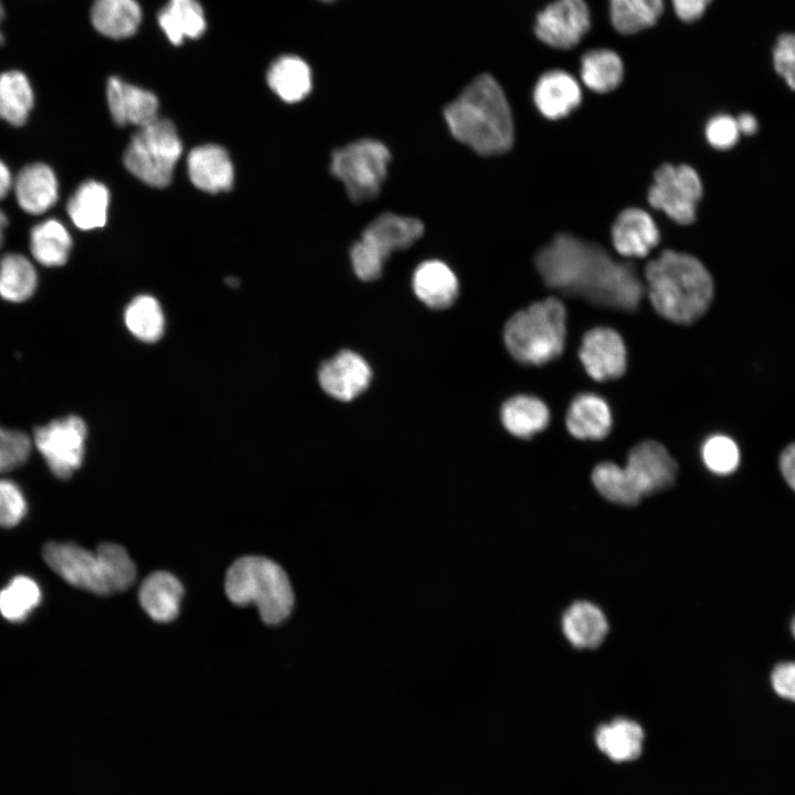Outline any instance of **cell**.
<instances>
[{"label":"cell","instance_id":"10","mask_svg":"<svg viewBox=\"0 0 795 795\" xmlns=\"http://www.w3.org/2000/svg\"><path fill=\"white\" fill-rule=\"evenodd\" d=\"M702 197V183L698 172L688 165H661L654 173L648 189L649 204L662 211L679 224H690L696 219L697 205Z\"/></svg>","mask_w":795,"mask_h":795},{"label":"cell","instance_id":"13","mask_svg":"<svg viewBox=\"0 0 795 795\" xmlns=\"http://www.w3.org/2000/svg\"><path fill=\"white\" fill-rule=\"evenodd\" d=\"M624 469L643 498L670 488L676 480L678 465L661 444L647 441L630 449Z\"/></svg>","mask_w":795,"mask_h":795},{"label":"cell","instance_id":"12","mask_svg":"<svg viewBox=\"0 0 795 795\" xmlns=\"http://www.w3.org/2000/svg\"><path fill=\"white\" fill-rule=\"evenodd\" d=\"M591 26L584 0H554L536 18L534 33L544 44L569 50L576 46Z\"/></svg>","mask_w":795,"mask_h":795},{"label":"cell","instance_id":"24","mask_svg":"<svg viewBox=\"0 0 795 795\" xmlns=\"http://www.w3.org/2000/svg\"><path fill=\"white\" fill-rule=\"evenodd\" d=\"M562 629L568 640L577 648L600 646L608 632L606 616L600 607L586 601L573 603L562 617Z\"/></svg>","mask_w":795,"mask_h":795},{"label":"cell","instance_id":"20","mask_svg":"<svg viewBox=\"0 0 795 795\" xmlns=\"http://www.w3.org/2000/svg\"><path fill=\"white\" fill-rule=\"evenodd\" d=\"M184 589L170 572L156 571L144 579L138 598L142 610L158 623L173 621L180 611Z\"/></svg>","mask_w":795,"mask_h":795},{"label":"cell","instance_id":"29","mask_svg":"<svg viewBox=\"0 0 795 795\" xmlns=\"http://www.w3.org/2000/svg\"><path fill=\"white\" fill-rule=\"evenodd\" d=\"M109 191L100 182L82 183L67 203V213L76 227L88 231L103 227L107 221Z\"/></svg>","mask_w":795,"mask_h":795},{"label":"cell","instance_id":"23","mask_svg":"<svg viewBox=\"0 0 795 795\" xmlns=\"http://www.w3.org/2000/svg\"><path fill=\"white\" fill-rule=\"evenodd\" d=\"M566 427L579 439H602L611 431L612 415L607 403L593 393L576 395L566 412Z\"/></svg>","mask_w":795,"mask_h":795},{"label":"cell","instance_id":"8","mask_svg":"<svg viewBox=\"0 0 795 795\" xmlns=\"http://www.w3.org/2000/svg\"><path fill=\"white\" fill-rule=\"evenodd\" d=\"M423 232L424 225L417 219L392 212L380 214L365 226L361 239L350 250L356 275L362 280L379 278L388 257L393 252L409 248Z\"/></svg>","mask_w":795,"mask_h":795},{"label":"cell","instance_id":"31","mask_svg":"<svg viewBox=\"0 0 795 795\" xmlns=\"http://www.w3.org/2000/svg\"><path fill=\"white\" fill-rule=\"evenodd\" d=\"M72 239L66 227L55 219L43 221L31 230L30 248L34 258L45 266L66 263Z\"/></svg>","mask_w":795,"mask_h":795},{"label":"cell","instance_id":"19","mask_svg":"<svg viewBox=\"0 0 795 795\" xmlns=\"http://www.w3.org/2000/svg\"><path fill=\"white\" fill-rule=\"evenodd\" d=\"M582 100L576 80L565 71L552 70L542 74L533 89L538 110L549 119H560L571 114Z\"/></svg>","mask_w":795,"mask_h":795},{"label":"cell","instance_id":"5","mask_svg":"<svg viewBox=\"0 0 795 795\" xmlns=\"http://www.w3.org/2000/svg\"><path fill=\"white\" fill-rule=\"evenodd\" d=\"M225 594L237 606L254 604L268 625L284 622L294 607V592L286 572L273 560L246 555L234 561L224 581Z\"/></svg>","mask_w":795,"mask_h":795},{"label":"cell","instance_id":"9","mask_svg":"<svg viewBox=\"0 0 795 795\" xmlns=\"http://www.w3.org/2000/svg\"><path fill=\"white\" fill-rule=\"evenodd\" d=\"M390 159L382 142L360 139L332 152L330 172L342 182L351 201L363 203L380 193Z\"/></svg>","mask_w":795,"mask_h":795},{"label":"cell","instance_id":"18","mask_svg":"<svg viewBox=\"0 0 795 795\" xmlns=\"http://www.w3.org/2000/svg\"><path fill=\"white\" fill-rule=\"evenodd\" d=\"M187 165L191 182L204 192L229 191L233 186V165L221 146L209 144L193 148Z\"/></svg>","mask_w":795,"mask_h":795},{"label":"cell","instance_id":"28","mask_svg":"<svg viewBox=\"0 0 795 795\" xmlns=\"http://www.w3.org/2000/svg\"><path fill=\"white\" fill-rule=\"evenodd\" d=\"M158 22L169 41L176 45L184 39H197L206 23L201 4L197 0H169L160 10Z\"/></svg>","mask_w":795,"mask_h":795},{"label":"cell","instance_id":"14","mask_svg":"<svg viewBox=\"0 0 795 795\" xmlns=\"http://www.w3.org/2000/svg\"><path fill=\"white\" fill-rule=\"evenodd\" d=\"M587 374L596 381L617 379L626 370V348L618 332L606 327L589 330L579 350Z\"/></svg>","mask_w":795,"mask_h":795},{"label":"cell","instance_id":"7","mask_svg":"<svg viewBox=\"0 0 795 795\" xmlns=\"http://www.w3.org/2000/svg\"><path fill=\"white\" fill-rule=\"evenodd\" d=\"M182 142L172 121L157 118L139 127L124 153L126 169L144 183L165 188L170 184Z\"/></svg>","mask_w":795,"mask_h":795},{"label":"cell","instance_id":"1","mask_svg":"<svg viewBox=\"0 0 795 795\" xmlns=\"http://www.w3.org/2000/svg\"><path fill=\"white\" fill-rule=\"evenodd\" d=\"M534 263L549 287L602 308L633 311L645 292L632 263L616 261L604 246L568 233L541 247Z\"/></svg>","mask_w":795,"mask_h":795},{"label":"cell","instance_id":"2","mask_svg":"<svg viewBox=\"0 0 795 795\" xmlns=\"http://www.w3.org/2000/svg\"><path fill=\"white\" fill-rule=\"evenodd\" d=\"M456 140L481 156L508 151L513 142V120L506 95L489 74L473 80L444 109Z\"/></svg>","mask_w":795,"mask_h":795},{"label":"cell","instance_id":"4","mask_svg":"<svg viewBox=\"0 0 795 795\" xmlns=\"http://www.w3.org/2000/svg\"><path fill=\"white\" fill-rule=\"evenodd\" d=\"M43 559L65 582L97 595L124 592L137 576L127 550L112 542L98 544L95 551L73 542H49Z\"/></svg>","mask_w":795,"mask_h":795},{"label":"cell","instance_id":"32","mask_svg":"<svg viewBox=\"0 0 795 795\" xmlns=\"http://www.w3.org/2000/svg\"><path fill=\"white\" fill-rule=\"evenodd\" d=\"M581 80L591 91L608 93L622 82L624 66L619 55L608 49L587 51L581 59Z\"/></svg>","mask_w":795,"mask_h":795},{"label":"cell","instance_id":"52","mask_svg":"<svg viewBox=\"0 0 795 795\" xmlns=\"http://www.w3.org/2000/svg\"><path fill=\"white\" fill-rule=\"evenodd\" d=\"M2 40H3V36H2V33L0 32V44L2 43Z\"/></svg>","mask_w":795,"mask_h":795},{"label":"cell","instance_id":"15","mask_svg":"<svg viewBox=\"0 0 795 795\" xmlns=\"http://www.w3.org/2000/svg\"><path fill=\"white\" fill-rule=\"evenodd\" d=\"M318 377L326 393L350 401L369 385L371 369L362 357L343 350L320 365Z\"/></svg>","mask_w":795,"mask_h":795},{"label":"cell","instance_id":"50","mask_svg":"<svg viewBox=\"0 0 795 795\" xmlns=\"http://www.w3.org/2000/svg\"><path fill=\"white\" fill-rule=\"evenodd\" d=\"M3 18H4V8L0 1V23L2 22Z\"/></svg>","mask_w":795,"mask_h":795},{"label":"cell","instance_id":"17","mask_svg":"<svg viewBox=\"0 0 795 795\" xmlns=\"http://www.w3.org/2000/svg\"><path fill=\"white\" fill-rule=\"evenodd\" d=\"M659 240L660 233L655 221L638 208L622 211L612 226L614 248L625 257H645Z\"/></svg>","mask_w":795,"mask_h":795},{"label":"cell","instance_id":"27","mask_svg":"<svg viewBox=\"0 0 795 795\" xmlns=\"http://www.w3.org/2000/svg\"><path fill=\"white\" fill-rule=\"evenodd\" d=\"M598 749L616 762L636 759L643 749L642 727L625 718H618L598 727L595 733Z\"/></svg>","mask_w":795,"mask_h":795},{"label":"cell","instance_id":"34","mask_svg":"<svg viewBox=\"0 0 795 795\" xmlns=\"http://www.w3.org/2000/svg\"><path fill=\"white\" fill-rule=\"evenodd\" d=\"M662 11L664 0H610L612 24L622 34L653 26Z\"/></svg>","mask_w":795,"mask_h":795},{"label":"cell","instance_id":"40","mask_svg":"<svg viewBox=\"0 0 795 795\" xmlns=\"http://www.w3.org/2000/svg\"><path fill=\"white\" fill-rule=\"evenodd\" d=\"M31 452V439L23 432L0 426V474L22 466Z\"/></svg>","mask_w":795,"mask_h":795},{"label":"cell","instance_id":"25","mask_svg":"<svg viewBox=\"0 0 795 795\" xmlns=\"http://www.w3.org/2000/svg\"><path fill=\"white\" fill-rule=\"evenodd\" d=\"M91 18L100 34L125 39L139 28L141 9L136 0H95Z\"/></svg>","mask_w":795,"mask_h":795},{"label":"cell","instance_id":"49","mask_svg":"<svg viewBox=\"0 0 795 795\" xmlns=\"http://www.w3.org/2000/svg\"><path fill=\"white\" fill-rule=\"evenodd\" d=\"M7 225H8V219H7L6 214L0 210V246L3 241V231Z\"/></svg>","mask_w":795,"mask_h":795},{"label":"cell","instance_id":"45","mask_svg":"<svg viewBox=\"0 0 795 795\" xmlns=\"http://www.w3.org/2000/svg\"><path fill=\"white\" fill-rule=\"evenodd\" d=\"M711 0H672L677 17L685 22H693L702 17Z\"/></svg>","mask_w":795,"mask_h":795},{"label":"cell","instance_id":"3","mask_svg":"<svg viewBox=\"0 0 795 795\" xmlns=\"http://www.w3.org/2000/svg\"><path fill=\"white\" fill-rule=\"evenodd\" d=\"M646 290L654 309L665 319L688 325L706 314L713 299V280L695 256L665 250L648 262Z\"/></svg>","mask_w":795,"mask_h":795},{"label":"cell","instance_id":"51","mask_svg":"<svg viewBox=\"0 0 795 795\" xmlns=\"http://www.w3.org/2000/svg\"><path fill=\"white\" fill-rule=\"evenodd\" d=\"M791 630H792L793 636L795 637V616H794V618H793V621H792V624H791Z\"/></svg>","mask_w":795,"mask_h":795},{"label":"cell","instance_id":"47","mask_svg":"<svg viewBox=\"0 0 795 795\" xmlns=\"http://www.w3.org/2000/svg\"><path fill=\"white\" fill-rule=\"evenodd\" d=\"M736 119L740 134L753 135L756 132L759 125L756 118L752 114H741Z\"/></svg>","mask_w":795,"mask_h":795},{"label":"cell","instance_id":"37","mask_svg":"<svg viewBox=\"0 0 795 795\" xmlns=\"http://www.w3.org/2000/svg\"><path fill=\"white\" fill-rule=\"evenodd\" d=\"M41 597V590L34 580L17 575L0 591V613L10 622H22L40 604Z\"/></svg>","mask_w":795,"mask_h":795},{"label":"cell","instance_id":"16","mask_svg":"<svg viewBox=\"0 0 795 795\" xmlns=\"http://www.w3.org/2000/svg\"><path fill=\"white\" fill-rule=\"evenodd\" d=\"M107 103L114 121L142 127L158 118V99L144 88L114 76L107 82Z\"/></svg>","mask_w":795,"mask_h":795},{"label":"cell","instance_id":"6","mask_svg":"<svg viewBox=\"0 0 795 795\" xmlns=\"http://www.w3.org/2000/svg\"><path fill=\"white\" fill-rule=\"evenodd\" d=\"M566 309L549 297L516 312L506 324L504 338L510 354L519 362L541 365L563 352Z\"/></svg>","mask_w":795,"mask_h":795},{"label":"cell","instance_id":"22","mask_svg":"<svg viewBox=\"0 0 795 795\" xmlns=\"http://www.w3.org/2000/svg\"><path fill=\"white\" fill-rule=\"evenodd\" d=\"M413 290L417 298L434 309L449 307L458 296V280L454 272L437 259L423 262L413 274Z\"/></svg>","mask_w":795,"mask_h":795},{"label":"cell","instance_id":"44","mask_svg":"<svg viewBox=\"0 0 795 795\" xmlns=\"http://www.w3.org/2000/svg\"><path fill=\"white\" fill-rule=\"evenodd\" d=\"M771 683L780 697L795 701V661L777 664L772 670Z\"/></svg>","mask_w":795,"mask_h":795},{"label":"cell","instance_id":"30","mask_svg":"<svg viewBox=\"0 0 795 795\" xmlns=\"http://www.w3.org/2000/svg\"><path fill=\"white\" fill-rule=\"evenodd\" d=\"M548 406L538 398L517 395L501 407V421L506 430L520 438H529L549 424Z\"/></svg>","mask_w":795,"mask_h":795},{"label":"cell","instance_id":"11","mask_svg":"<svg viewBox=\"0 0 795 795\" xmlns=\"http://www.w3.org/2000/svg\"><path fill=\"white\" fill-rule=\"evenodd\" d=\"M87 427L85 422L68 415L51 421L34 431V444L50 470L59 478H70L84 459Z\"/></svg>","mask_w":795,"mask_h":795},{"label":"cell","instance_id":"33","mask_svg":"<svg viewBox=\"0 0 795 795\" xmlns=\"http://www.w3.org/2000/svg\"><path fill=\"white\" fill-rule=\"evenodd\" d=\"M33 107V92L28 77L20 71L0 74V118L22 126Z\"/></svg>","mask_w":795,"mask_h":795},{"label":"cell","instance_id":"48","mask_svg":"<svg viewBox=\"0 0 795 795\" xmlns=\"http://www.w3.org/2000/svg\"><path fill=\"white\" fill-rule=\"evenodd\" d=\"M11 187V174L8 167L0 160V199L4 198Z\"/></svg>","mask_w":795,"mask_h":795},{"label":"cell","instance_id":"21","mask_svg":"<svg viewBox=\"0 0 795 795\" xmlns=\"http://www.w3.org/2000/svg\"><path fill=\"white\" fill-rule=\"evenodd\" d=\"M14 191L23 211L30 214H42L55 204L59 197V184L49 166L32 163L19 172Z\"/></svg>","mask_w":795,"mask_h":795},{"label":"cell","instance_id":"36","mask_svg":"<svg viewBox=\"0 0 795 795\" xmlns=\"http://www.w3.org/2000/svg\"><path fill=\"white\" fill-rule=\"evenodd\" d=\"M125 324L139 340L156 342L165 330V316L160 304L149 295L135 297L126 307Z\"/></svg>","mask_w":795,"mask_h":795},{"label":"cell","instance_id":"53","mask_svg":"<svg viewBox=\"0 0 795 795\" xmlns=\"http://www.w3.org/2000/svg\"><path fill=\"white\" fill-rule=\"evenodd\" d=\"M324 1H329V0H324Z\"/></svg>","mask_w":795,"mask_h":795},{"label":"cell","instance_id":"38","mask_svg":"<svg viewBox=\"0 0 795 795\" xmlns=\"http://www.w3.org/2000/svg\"><path fill=\"white\" fill-rule=\"evenodd\" d=\"M592 481L597 491L614 504L635 506L642 499L624 467L614 463L603 462L595 466L592 473Z\"/></svg>","mask_w":795,"mask_h":795},{"label":"cell","instance_id":"41","mask_svg":"<svg viewBox=\"0 0 795 795\" xmlns=\"http://www.w3.org/2000/svg\"><path fill=\"white\" fill-rule=\"evenodd\" d=\"M26 510V500L20 487L9 479H0V526H17L25 517Z\"/></svg>","mask_w":795,"mask_h":795},{"label":"cell","instance_id":"35","mask_svg":"<svg viewBox=\"0 0 795 795\" xmlns=\"http://www.w3.org/2000/svg\"><path fill=\"white\" fill-rule=\"evenodd\" d=\"M36 272L20 254H7L0 261V296L12 303L29 299L36 287Z\"/></svg>","mask_w":795,"mask_h":795},{"label":"cell","instance_id":"26","mask_svg":"<svg viewBox=\"0 0 795 795\" xmlns=\"http://www.w3.org/2000/svg\"><path fill=\"white\" fill-rule=\"evenodd\" d=\"M267 83L284 102L297 103L310 93L311 71L300 57L284 55L274 61L268 68Z\"/></svg>","mask_w":795,"mask_h":795},{"label":"cell","instance_id":"46","mask_svg":"<svg viewBox=\"0 0 795 795\" xmlns=\"http://www.w3.org/2000/svg\"><path fill=\"white\" fill-rule=\"evenodd\" d=\"M778 465L784 480L795 491V442L782 451Z\"/></svg>","mask_w":795,"mask_h":795},{"label":"cell","instance_id":"42","mask_svg":"<svg viewBox=\"0 0 795 795\" xmlns=\"http://www.w3.org/2000/svg\"><path fill=\"white\" fill-rule=\"evenodd\" d=\"M739 136L736 119L730 115H716L706 125V138L716 149L732 148L738 142Z\"/></svg>","mask_w":795,"mask_h":795},{"label":"cell","instance_id":"43","mask_svg":"<svg viewBox=\"0 0 795 795\" xmlns=\"http://www.w3.org/2000/svg\"><path fill=\"white\" fill-rule=\"evenodd\" d=\"M776 72L795 91V34L780 36L773 51Z\"/></svg>","mask_w":795,"mask_h":795},{"label":"cell","instance_id":"39","mask_svg":"<svg viewBox=\"0 0 795 795\" xmlns=\"http://www.w3.org/2000/svg\"><path fill=\"white\" fill-rule=\"evenodd\" d=\"M702 459L707 468L713 474L730 475L739 466L740 451L732 438L718 434L704 442Z\"/></svg>","mask_w":795,"mask_h":795}]
</instances>
